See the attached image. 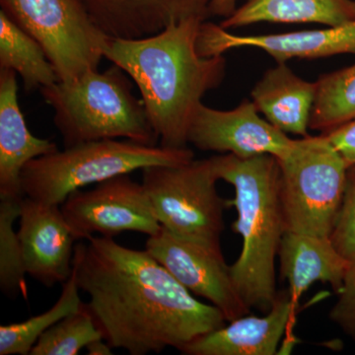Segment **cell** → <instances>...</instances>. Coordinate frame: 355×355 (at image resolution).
I'll return each mask as SVG.
<instances>
[{
	"label": "cell",
	"instance_id": "1",
	"mask_svg": "<svg viewBox=\"0 0 355 355\" xmlns=\"http://www.w3.org/2000/svg\"><path fill=\"white\" fill-rule=\"evenodd\" d=\"M76 245L73 266L86 309L103 338L130 355L181 350L221 328L216 306L200 302L144 250L90 236Z\"/></svg>",
	"mask_w": 355,
	"mask_h": 355
},
{
	"label": "cell",
	"instance_id": "2",
	"mask_svg": "<svg viewBox=\"0 0 355 355\" xmlns=\"http://www.w3.org/2000/svg\"><path fill=\"white\" fill-rule=\"evenodd\" d=\"M203 20L189 18L139 39L108 38L104 58L120 67L139 88L160 146L188 147L189 130L203 96L226 74L223 55L205 57L198 40Z\"/></svg>",
	"mask_w": 355,
	"mask_h": 355
},
{
	"label": "cell",
	"instance_id": "3",
	"mask_svg": "<svg viewBox=\"0 0 355 355\" xmlns=\"http://www.w3.org/2000/svg\"><path fill=\"white\" fill-rule=\"evenodd\" d=\"M217 177L234 188L228 205L237 210L233 231L242 238L239 258L230 266L238 293L250 309L266 313L277 298L275 259L286 232L279 196V165L272 155L212 156Z\"/></svg>",
	"mask_w": 355,
	"mask_h": 355
},
{
	"label": "cell",
	"instance_id": "4",
	"mask_svg": "<svg viewBox=\"0 0 355 355\" xmlns=\"http://www.w3.org/2000/svg\"><path fill=\"white\" fill-rule=\"evenodd\" d=\"M132 79L118 65L91 70L70 81L41 89L53 111V123L64 147L103 139H130L154 146L157 137Z\"/></svg>",
	"mask_w": 355,
	"mask_h": 355
},
{
	"label": "cell",
	"instance_id": "5",
	"mask_svg": "<svg viewBox=\"0 0 355 355\" xmlns=\"http://www.w3.org/2000/svg\"><path fill=\"white\" fill-rule=\"evenodd\" d=\"M195 159L189 147L168 148L130 139H103L64 147L30 161L21 173L25 197L62 205L76 191L155 165H180Z\"/></svg>",
	"mask_w": 355,
	"mask_h": 355
},
{
	"label": "cell",
	"instance_id": "6",
	"mask_svg": "<svg viewBox=\"0 0 355 355\" xmlns=\"http://www.w3.org/2000/svg\"><path fill=\"white\" fill-rule=\"evenodd\" d=\"M277 162L286 231L330 237L342 207L349 163L324 133L296 139Z\"/></svg>",
	"mask_w": 355,
	"mask_h": 355
},
{
	"label": "cell",
	"instance_id": "7",
	"mask_svg": "<svg viewBox=\"0 0 355 355\" xmlns=\"http://www.w3.org/2000/svg\"><path fill=\"white\" fill-rule=\"evenodd\" d=\"M214 157L142 170V184L160 225L172 234L221 249L223 211Z\"/></svg>",
	"mask_w": 355,
	"mask_h": 355
},
{
	"label": "cell",
	"instance_id": "8",
	"mask_svg": "<svg viewBox=\"0 0 355 355\" xmlns=\"http://www.w3.org/2000/svg\"><path fill=\"white\" fill-rule=\"evenodd\" d=\"M0 6L41 44L58 81L70 83L99 67L109 37L81 0H0Z\"/></svg>",
	"mask_w": 355,
	"mask_h": 355
},
{
	"label": "cell",
	"instance_id": "9",
	"mask_svg": "<svg viewBox=\"0 0 355 355\" xmlns=\"http://www.w3.org/2000/svg\"><path fill=\"white\" fill-rule=\"evenodd\" d=\"M60 207L77 241L96 233L111 238L128 231L153 236L162 227L144 184L130 174L96 184L91 190L76 191Z\"/></svg>",
	"mask_w": 355,
	"mask_h": 355
},
{
	"label": "cell",
	"instance_id": "10",
	"mask_svg": "<svg viewBox=\"0 0 355 355\" xmlns=\"http://www.w3.org/2000/svg\"><path fill=\"white\" fill-rule=\"evenodd\" d=\"M146 250L195 295L205 298L231 322L249 314L221 249L172 234L165 228L148 236Z\"/></svg>",
	"mask_w": 355,
	"mask_h": 355
},
{
	"label": "cell",
	"instance_id": "11",
	"mask_svg": "<svg viewBox=\"0 0 355 355\" xmlns=\"http://www.w3.org/2000/svg\"><path fill=\"white\" fill-rule=\"evenodd\" d=\"M259 113L249 100L228 111L209 108L202 103L191 120L189 144L200 150L233 154L239 158L266 154L284 157L296 139L287 137Z\"/></svg>",
	"mask_w": 355,
	"mask_h": 355
},
{
	"label": "cell",
	"instance_id": "12",
	"mask_svg": "<svg viewBox=\"0 0 355 355\" xmlns=\"http://www.w3.org/2000/svg\"><path fill=\"white\" fill-rule=\"evenodd\" d=\"M246 46L266 51L277 64L293 58L315 60L355 53V21L324 29L251 36L233 35L220 25L205 21L200 27L198 49L205 57L223 55Z\"/></svg>",
	"mask_w": 355,
	"mask_h": 355
},
{
	"label": "cell",
	"instance_id": "13",
	"mask_svg": "<svg viewBox=\"0 0 355 355\" xmlns=\"http://www.w3.org/2000/svg\"><path fill=\"white\" fill-rule=\"evenodd\" d=\"M20 207L17 233L26 272L46 287L64 284L73 270L77 240L62 207L28 197Z\"/></svg>",
	"mask_w": 355,
	"mask_h": 355
},
{
	"label": "cell",
	"instance_id": "14",
	"mask_svg": "<svg viewBox=\"0 0 355 355\" xmlns=\"http://www.w3.org/2000/svg\"><path fill=\"white\" fill-rule=\"evenodd\" d=\"M109 38L139 39L189 18L205 21L212 0H81Z\"/></svg>",
	"mask_w": 355,
	"mask_h": 355
},
{
	"label": "cell",
	"instance_id": "15",
	"mask_svg": "<svg viewBox=\"0 0 355 355\" xmlns=\"http://www.w3.org/2000/svg\"><path fill=\"white\" fill-rule=\"evenodd\" d=\"M288 291L279 292L265 316L245 315L183 347L186 355H275L294 317Z\"/></svg>",
	"mask_w": 355,
	"mask_h": 355
},
{
	"label": "cell",
	"instance_id": "16",
	"mask_svg": "<svg viewBox=\"0 0 355 355\" xmlns=\"http://www.w3.org/2000/svg\"><path fill=\"white\" fill-rule=\"evenodd\" d=\"M58 150L55 142L30 132L18 101L17 74L0 69V200H22L25 166Z\"/></svg>",
	"mask_w": 355,
	"mask_h": 355
},
{
	"label": "cell",
	"instance_id": "17",
	"mask_svg": "<svg viewBox=\"0 0 355 355\" xmlns=\"http://www.w3.org/2000/svg\"><path fill=\"white\" fill-rule=\"evenodd\" d=\"M280 275L286 279L292 302L316 282L330 284L338 293L349 266L330 237L286 231L279 250Z\"/></svg>",
	"mask_w": 355,
	"mask_h": 355
},
{
	"label": "cell",
	"instance_id": "18",
	"mask_svg": "<svg viewBox=\"0 0 355 355\" xmlns=\"http://www.w3.org/2000/svg\"><path fill=\"white\" fill-rule=\"evenodd\" d=\"M317 95L316 83L296 76L279 62L266 70L252 91V101L266 120L284 133L308 137L311 114Z\"/></svg>",
	"mask_w": 355,
	"mask_h": 355
},
{
	"label": "cell",
	"instance_id": "19",
	"mask_svg": "<svg viewBox=\"0 0 355 355\" xmlns=\"http://www.w3.org/2000/svg\"><path fill=\"white\" fill-rule=\"evenodd\" d=\"M355 21V0H246L227 18L224 29L260 22L318 23L335 27Z\"/></svg>",
	"mask_w": 355,
	"mask_h": 355
},
{
	"label": "cell",
	"instance_id": "20",
	"mask_svg": "<svg viewBox=\"0 0 355 355\" xmlns=\"http://www.w3.org/2000/svg\"><path fill=\"white\" fill-rule=\"evenodd\" d=\"M0 69L21 77L26 92L58 81L57 72L41 44L0 10Z\"/></svg>",
	"mask_w": 355,
	"mask_h": 355
},
{
	"label": "cell",
	"instance_id": "21",
	"mask_svg": "<svg viewBox=\"0 0 355 355\" xmlns=\"http://www.w3.org/2000/svg\"><path fill=\"white\" fill-rule=\"evenodd\" d=\"M80 289L73 266L71 275L64 284L62 294L53 307L20 323L0 326V355H30L40 336L60 320L83 307Z\"/></svg>",
	"mask_w": 355,
	"mask_h": 355
},
{
	"label": "cell",
	"instance_id": "22",
	"mask_svg": "<svg viewBox=\"0 0 355 355\" xmlns=\"http://www.w3.org/2000/svg\"><path fill=\"white\" fill-rule=\"evenodd\" d=\"M355 119V64L317 80V95L311 114V130L331 132Z\"/></svg>",
	"mask_w": 355,
	"mask_h": 355
},
{
	"label": "cell",
	"instance_id": "23",
	"mask_svg": "<svg viewBox=\"0 0 355 355\" xmlns=\"http://www.w3.org/2000/svg\"><path fill=\"white\" fill-rule=\"evenodd\" d=\"M21 200H0V288L9 297L27 298L26 268L14 222L19 219Z\"/></svg>",
	"mask_w": 355,
	"mask_h": 355
},
{
	"label": "cell",
	"instance_id": "24",
	"mask_svg": "<svg viewBox=\"0 0 355 355\" xmlns=\"http://www.w3.org/2000/svg\"><path fill=\"white\" fill-rule=\"evenodd\" d=\"M103 338L84 303L80 310L60 320L40 336L30 355H77L96 340Z\"/></svg>",
	"mask_w": 355,
	"mask_h": 355
},
{
	"label": "cell",
	"instance_id": "25",
	"mask_svg": "<svg viewBox=\"0 0 355 355\" xmlns=\"http://www.w3.org/2000/svg\"><path fill=\"white\" fill-rule=\"evenodd\" d=\"M330 238L345 260L355 261V163L347 170L342 207Z\"/></svg>",
	"mask_w": 355,
	"mask_h": 355
},
{
	"label": "cell",
	"instance_id": "26",
	"mask_svg": "<svg viewBox=\"0 0 355 355\" xmlns=\"http://www.w3.org/2000/svg\"><path fill=\"white\" fill-rule=\"evenodd\" d=\"M338 300L330 311V319L355 342V261L349 263L343 277Z\"/></svg>",
	"mask_w": 355,
	"mask_h": 355
},
{
	"label": "cell",
	"instance_id": "27",
	"mask_svg": "<svg viewBox=\"0 0 355 355\" xmlns=\"http://www.w3.org/2000/svg\"><path fill=\"white\" fill-rule=\"evenodd\" d=\"M324 135L349 164L355 163V119Z\"/></svg>",
	"mask_w": 355,
	"mask_h": 355
},
{
	"label": "cell",
	"instance_id": "28",
	"mask_svg": "<svg viewBox=\"0 0 355 355\" xmlns=\"http://www.w3.org/2000/svg\"><path fill=\"white\" fill-rule=\"evenodd\" d=\"M237 9V0H212L210 4L211 16L227 18Z\"/></svg>",
	"mask_w": 355,
	"mask_h": 355
},
{
	"label": "cell",
	"instance_id": "29",
	"mask_svg": "<svg viewBox=\"0 0 355 355\" xmlns=\"http://www.w3.org/2000/svg\"><path fill=\"white\" fill-rule=\"evenodd\" d=\"M87 354L89 355H112L114 354L113 347L109 345L104 338H99L94 342L89 343L87 347Z\"/></svg>",
	"mask_w": 355,
	"mask_h": 355
}]
</instances>
